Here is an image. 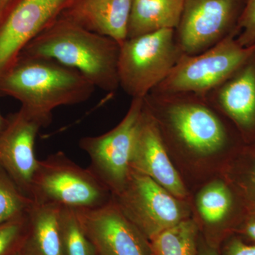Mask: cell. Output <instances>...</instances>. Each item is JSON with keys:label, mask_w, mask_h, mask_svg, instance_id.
<instances>
[{"label": "cell", "mask_w": 255, "mask_h": 255, "mask_svg": "<svg viewBox=\"0 0 255 255\" xmlns=\"http://www.w3.org/2000/svg\"><path fill=\"white\" fill-rule=\"evenodd\" d=\"M7 119V125L0 132V167L30 197L39 162L35 152L36 137L47 125L21 107Z\"/></svg>", "instance_id": "obj_13"}, {"label": "cell", "mask_w": 255, "mask_h": 255, "mask_svg": "<svg viewBox=\"0 0 255 255\" xmlns=\"http://www.w3.org/2000/svg\"><path fill=\"white\" fill-rule=\"evenodd\" d=\"M97 255H151L150 241L113 199L101 207L75 211Z\"/></svg>", "instance_id": "obj_12"}, {"label": "cell", "mask_w": 255, "mask_h": 255, "mask_svg": "<svg viewBox=\"0 0 255 255\" xmlns=\"http://www.w3.org/2000/svg\"><path fill=\"white\" fill-rule=\"evenodd\" d=\"M143 102L190 194L221 175L245 145L232 124L206 97L150 92Z\"/></svg>", "instance_id": "obj_1"}, {"label": "cell", "mask_w": 255, "mask_h": 255, "mask_svg": "<svg viewBox=\"0 0 255 255\" xmlns=\"http://www.w3.org/2000/svg\"><path fill=\"white\" fill-rule=\"evenodd\" d=\"M33 200L0 167V224L26 215Z\"/></svg>", "instance_id": "obj_21"}, {"label": "cell", "mask_w": 255, "mask_h": 255, "mask_svg": "<svg viewBox=\"0 0 255 255\" xmlns=\"http://www.w3.org/2000/svg\"><path fill=\"white\" fill-rule=\"evenodd\" d=\"M7 123L8 119L4 118V117L1 115V113H0V132L4 130L5 127H6V125H7Z\"/></svg>", "instance_id": "obj_29"}, {"label": "cell", "mask_w": 255, "mask_h": 255, "mask_svg": "<svg viewBox=\"0 0 255 255\" xmlns=\"http://www.w3.org/2000/svg\"><path fill=\"white\" fill-rule=\"evenodd\" d=\"M234 235L246 243L255 244V216L247 217Z\"/></svg>", "instance_id": "obj_26"}, {"label": "cell", "mask_w": 255, "mask_h": 255, "mask_svg": "<svg viewBox=\"0 0 255 255\" xmlns=\"http://www.w3.org/2000/svg\"><path fill=\"white\" fill-rule=\"evenodd\" d=\"M200 231L192 216L150 241L151 255H197Z\"/></svg>", "instance_id": "obj_20"}, {"label": "cell", "mask_w": 255, "mask_h": 255, "mask_svg": "<svg viewBox=\"0 0 255 255\" xmlns=\"http://www.w3.org/2000/svg\"><path fill=\"white\" fill-rule=\"evenodd\" d=\"M28 226V213L0 224V255H14L22 249Z\"/></svg>", "instance_id": "obj_23"}, {"label": "cell", "mask_w": 255, "mask_h": 255, "mask_svg": "<svg viewBox=\"0 0 255 255\" xmlns=\"http://www.w3.org/2000/svg\"><path fill=\"white\" fill-rule=\"evenodd\" d=\"M190 204L191 216L201 236L218 249L248 217L239 196L222 175L191 193Z\"/></svg>", "instance_id": "obj_10"}, {"label": "cell", "mask_w": 255, "mask_h": 255, "mask_svg": "<svg viewBox=\"0 0 255 255\" xmlns=\"http://www.w3.org/2000/svg\"><path fill=\"white\" fill-rule=\"evenodd\" d=\"M219 251L221 255H255V244L246 243L233 235L223 242Z\"/></svg>", "instance_id": "obj_25"}, {"label": "cell", "mask_w": 255, "mask_h": 255, "mask_svg": "<svg viewBox=\"0 0 255 255\" xmlns=\"http://www.w3.org/2000/svg\"><path fill=\"white\" fill-rule=\"evenodd\" d=\"M183 55L174 29L127 39L120 45L119 85L132 99L144 98L168 76Z\"/></svg>", "instance_id": "obj_5"}, {"label": "cell", "mask_w": 255, "mask_h": 255, "mask_svg": "<svg viewBox=\"0 0 255 255\" xmlns=\"http://www.w3.org/2000/svg\"><path fill=\"white\" fill-rule=\"evenodd\" d=\"M130 168L153 179L173 195L190 199V193L172 163L144 102L130 159Z\"/></svg>", "instance_id": "obj_15"}, {"label": "cell", "mask_w": 255, "mask_h": 255, "mask_svg": "<svg viewBox=\"0 0 255 255\" xmlns=\"http://www.w3.org/2000/svg\"><path fill=\"white\" fill-rule=\"evenodd\" d=\"M132 0H70L64 18L122 44L127 39Z\"/></svg>", "instance_id": "obj_16"}, {"label": "cell", "mask_w": 255, "mask_h": 255, "mask_svg": "<svg viewBox=\"0 0 255 255\" xmlns=\"http://www.w3.org/2000/svg\"><path fill=\"white\" fill-rule=\"evenodd\" d=\"M12 0H0V16L2 14L5 9L7 8Z\"/></svg>", "instance_id": "obj_28"}, {"label": "cell", "mask_w": 255, "mask_h": 255, "mask_svg": "<svg viewBox=\"0 0 255 255\" xmlns=\"http://www.w3.org/2000/svg\"><path fill=\"white\" fill-rule=\"evenodd\" d=\"M14 255H34L32 254L31 253H30L29 251H27V250L25 249L24 248H23L21 251H18L17 253Z\"/></svg>", "instance_id": "obj_30"}, {"label": "cell", "mask_w": 255, "mask_h": 255, "mask_svg": "<svg viewBox=\"0 0 255 255\" xmlns=\"http://www.w3.org/2000/svg\"><path fill=\"white\" fill-rule=\"evenodd\" d=\"M60 227L63 255H97L75 211L62 209Z\"/></svg>", "instance_id": "obj_22"}, {"label": "cell", "mask_w": 255, "mask_h": 255, "mask_svg": "<svg viewBox=\"0 0 255 255\" xmlns=\"http://www.w3.org/2000/svg\"><path fill=\"white\" fill-rule=\"evenodd\" d=\"M243 202L249 216H255V143L244 145L222 174Z\"/></svg>", "instance_id": "obj_19"}, {"label": "cell", "mask_w": 255, "mask_h": 255, "mask_svg": "<svg viewBox=\"0 0 255 255\" xmlns=\"http://www.w3.org/2000/svg\"><path fill=\"white\" fill-rule=\"evenodd\" d=\"M61 208L33 202L28 212V234L23 248L34 255H63Z\"/></svg>", "instance_id": "obj_18"}, {"label": "cell", "mask_w": 255, "mask_h": 255, "mask_svg": "<svg viewBox=\"0 0 255 255\" xmlns=\"http://www.w3.org/2000/svg\"><path fill=\"white\" fill-rule=\"evenodd\" d=\"M197 255H221V254H220L219 249L208 244L200 233Z\"/></svg>", "instance_id": "obj_27"}, {"label": "cell", "mask_w": 255, "mask_h": 255, "mask_svg": "<svg viewBox=\"0 0 255 255\" xmlns=\"http://www.w3.org/2000/svg\"><path fill=\"white\" fill-rule=\"evenodd\" d=\"M119 53L120 44L115 40L63 17L32 40L19 55L55 60L77 70L95 87L114 92L120 87Z\"/></svg>", "instance_id": "obj_2"}, {"label": "cell", "mask_w": 255, "mask_h": 255, "mask_svg": "<svg viewBox=\"0 0 255 255\" xmlns=\"http://www.w3.org/2000/svg\"><path fill=\"white\" fill-rule=\"evenodd\" d=\"M246 0H184L175 31L184 54L194 55L212 48L233 34Z\"/></svg>", "instance_id": "obj_9"}, {"label": "cell", "mask_w": 255, "mask_h": 255, "mask_svg": "<svg viewBox=\"0 0 255 255\" xmlns=\"http://www.w3.org/2000/svg\"><path fill=\"white\" fill-rule=\"evenodd\" d=\"M255 49L241 46L236 34L194 55L184 54L168 76L151 92L205 97L236 71Z\"/></svg>", "instance_id": "obj_6"}, {"label": "cell", "mask_w": 255, "mask_h": 255, "mask_svg": "<svg viewBox=\"0 0 255 255\" xmlns=\"http://www.w3.org/2000/svg\"><path fill=\"white\" fill-rule=\"evenodd\" d=\"M70 0H17L0 16V77L28 43L53 21Z\"/></svg>", "instance_id": "obj_11"}, {"label": "cell", "mask_w": 255, "mask_h": 255, "mask_svg": "<svg viewBox=\"0 0 255 255\" xmlns=\"http://www.w3.org/2000/svg\"><path fill=\"white\" fill-rule=\"evenodd\" d=\"M113 197L88 167L83 168L62 151L39 160L30 192L37 204L75 211L101 207Z\"/></svg>", "instance_id": "obj_4"}, {"label": "cell", "mask_w": 255, "mask_h": 255, "mask_svg": "<svg viewBox=\"0 0 255 255\" xmlns=\"http://www.w3.org/2000/svg\"><path fill=\"white\" fill-rule=\"evenodd\" d=\"M114 200L149 241L191 217L190 199L173 195L153 179L132 169Z\"/></svg>", "instance_id": "obj_7"}, {"label": "cell", "mask_w": 255, "mask_h": 255, "mask_svg": "<svg viewBox=\"0 0 255 255\" xmlns=\"http://www.w3.org/2000/svg\"><path fill=\"white\" fill-rule=\"evenodd\" d=\"M184 0H132L127 39L177 28Z\"/></svg>", "instance_id": "obj_17"}, {"label": "cell", "mask_w": 255, "mask_h": 255, "mask_svg": "<svg viewBox=\"0 0 255 255\" xmlns=\"http://www.w3.org/2000/svg\"><path fill=\"white\" fill-rule=\"evenodd\" d=\"M236 39L241 46H255V0H246L238 22Z\"/></svg>", "instance_id": "obj_24"}, {"label": "cell", "mask_w": 255, "mask_h": 255, "mask_svg": "<svg viewBox=\"0 0 255 255\" xmlns=\"http://www.w3.org/2000/svg\"><path fill=\"white\" fill-rule=\"evenodd\" d=\"M95 88L77 70L53 60L36 57L19 55L0 77V95L16 99L21 108L47 126L51 123L55 109L86 102Z\"/></svg>", "instance_id": "obj_3"}, {"label": "cell", "mask_w": 255, "mask_h": 255, "mask_svg": "<svg viewBox=\"0 0 255 255\" xmlns=\"http://www.w3.org/2000/svg\"><path fill=\"white\" fill-rule=\"evenodd\" d=\"M205 97L232 124L245 145L255 143V49Z\"/></svg>", "instance_id": "obj_14"}, {"label": "cell", "mask_w": 255, "mask_h": 255, "mask_svg": "<svg viewBox=\"0 0 255 255\" xmlns=\"http://www.w3.org/2000/svg\"><path fill=\"white\" fill-rule=\"evenodd\" d=\"M143 109V98L132 99L124 119L110 131L82 137L79 142L90 159L88 168L113 196L124 189L130 175V159Z\"/></svg>", "instance_id": "obj_8"}]
</instances>
